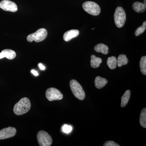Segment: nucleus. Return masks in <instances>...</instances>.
Returning a JSON list of instances; mask_svg holds the SVG:
<instances>
[{"label":"nucleus","mask_w":146,"mask_h":146,"mask_svg":"<svg viewBox=\"0 0 146 146\" xmlns=\"http://www.w3.org/2000/svg\"><path fill=\"white\" fill-rule=\"evenodd\" d=\"M31 103L30 100L27 98L21 99L13 107V112L17 115H22L27 113L30 109Z\"/></svg>","instance_id":"f257e3e1"},{"label":"nucleus","mask_w":146,"mask_h":146,"mask_svg":"<svg viewBox=\"0 0 146 146\" xmlns=\"http://www.w3.org/2000/svg\"><path fill=\"white\" fill-rule=\"evenodd\" d=\"M71 91L77 98L83 100L85 98V93L82 86L75 80H72L70 82Z\"/></svg>","instance_id":"f03ea898"},{"label":"nucleus","mask_w":146,"mask_h":146,"mask_svg":"<svg viewBox=\"0 0 146 146\" xmlns=\"http://www.w3.org/2000/svg\"><path fill=\"white\" fill-rule=\"evenodd\" d=\"M125 11L121 7H118L115 10L114 14V20L115 25L118 28L122 27L126 21Z\"/></svg>","instance_id":"7ed1b4c3"},{"label":"nucleus","mask_w":146,"mask_h":146,"mask_svg":"<svg viewBox=\"0 0 146 146\" xmlns=\"http://www.w3.org/2000/svg\"><path fill=\"white\" fill-rule=\"evenodd\" d=\"M48 32L46 29H40L35 32L27 36V40L29 42H32L33 41L36 42H42L46 38Z\"/></svg>","instance_id":"20e7f679"},{"label":"nucleus","mask_w":146,"mask_h":146,"mask_svg":"<svg viewBox=\"0 0 146 146\" xmlns=\"http://www.w3.org/2000/svg\"><path fill=\"white\" fill-rule=\"evenodd\" d=\"M82 7L85 11L93 16H98L100 13L99 5L94 2H85L82 5Z\"/></svg>","instance_id":"39448f33"},{"label":"nucleus","mask_w":146,"mask_h":146,"mask_svg":"<svg viewBox=\"0 0 146 146\" xmlns=\"http://www.w3.org/2000/svg\"><path fill=\"white\" fill-rule=\"evenodd\" d=\"M37 139L40 146H50L52 144L51 136L44 131H40L38 132Z\"/></svg>","instance_id":"423d86ee"},{"label":"nucleus","mask_w":146,"mask_h":146,"mask_svg":"<svg viewBox=\"0 0 146 146\" xmlns=\"http://www.w3.org/2000/svg\"><path fill=\"white\" fill-rule=\"evenodd\" d=\"M46 96L50 101L60 100L63 98V95L58 89L54 88H50L46 91Z\"/></svg>","instance_id":"0eeeda50"},{"label":"nucleus","mask_w":146,"mask_h":146,"mask_svg":"<svg viewBox=\"0 0 146 146\" xmlns=\"http://www.w3.org/2000/svg\"><path fill=\"white\" fill-rule=\"evenodd\" d=\"M0 8L5 11L15 12L18 10L16 3L9 0H3L0 2Z\"/></svg>","instance_id":"6e6552de"},{"label":"nucleus","mask_w":146,"mask_h":146,"mask_svg":"<svg viewBox=\"0 0 146 146\" xmlns=\"http://www.w3.org/2000/svg\"><path fill=\"white\" fill-rule=\"evenodd\" d=\"M16 132L15 128L9 127L5 128L0 130V140H4L11 138L16 135Z\"/></svg>","instance_id":"1a4fd4ad"},{"label":"nucleus","mask_w":146,"mask_h":146,"mask_svg":"<svg viewBox=\"0 0 146 146\" xmlns=\"http://www.w3.org/2000/svg\"><path fill=\"white\" fill-rule=\"evenodd\" d=\"M16 53L12 50L5 49L0 52V59L6 58L9 60H12L16 57Z\"/></svg>","instance_id":"9d476101"},{"label":"nucleus","mask_w":146,"mask_h":146,"mask_svg":"<svg viewBox=\"0 0 146 146\" xmlns=\"http://www.w3.org/2000/svg\"><path fill=\"white\" fill-rule=\"evenodd\" d=\"M79 34V31L76 29H72L66 32L63 35V39L65 42L70 41L73 38L77 36Z\"/></svg>","instance_id":"9b49d317"},{"label":"nucleus","mask_w":146,"mask_h":146,"mask_svg":"<svg viewBox=\"0 0 146 146\" xmlns=\"http://www.w3.org/2000/svg\"><path fill=\"white\" fill-rule=\"evenodd\" d=\"M132 7L133 10L137 13H143L146 9V4L144 3L135 2L133 4Z\"/></svg>","instance_id":"f8f14e48"},{"label":"nucleus","mask_w":146,"mask_h":146,"mask_svg":"<svg viewBox=\"0 0 146 146\" xmlns=\"http://www.w3.org/2000/svg\"><path fill=\"white\" fill-rule=\"evenodd\" d=\"M107 83V80L101 77L100 76H97L95 79V86L97 89H102L105 86Z\"/></svg>","instance_id":"ddd939ff"},{"label":"nucleus","mask_w":146,"mask_h":146,"mask_svg":"<svg viewBox=\"0 0 146 146\" xmlns=\"http://www.w3.org/2000/svg\"><path fill=\"white\" fill-rule=\"evenodd\" d=\"M94 50L97 52H101L103 54H107L109 52V48L107 46L104 44H99L94 47Z\"/></svg>","instance_id":"4468645a"},{"label":"nucleus","mask_w":146,"mask_h":146,"mask_svg":"<svg viewBox=\"0 0 146 146\" xmlns=\"http://www.w3.org/2000/svg\"><path fill=\"white\" fill-rule=\"evenodd\" d=\"M131 96V91L129 90H127L121 97V107H125L127 105Z\"/></svg>","instance_id":"2eb2a0df"},{"label":"nucleus","mask_w":146,"mask_h":146,"mask_svg":"<svg viewBox=\"0 0 146 146\" xmlns=\"http://www.w3.org/2000/svg\"><path fill=\"white\" fill-rule=\"evenodd\" d=\"M102 59L100 58L97 57L94 55L91 56V67L96 68L100 67V65L102 63Z\"/></svg>","instance_id":"dca6fc26"},{"label":"nucleus","mask_w":146,"mask_h":146,"mask_svg":"<svg viewBox=\"0 0 146 146\" xmlns=\"http://www.w3.org/2000/svg\"><path fill=\"white\" fill-rule=\"evenodd\" d=\"M128 63V59L125 54H120L117 59V65L118 67H121L123 65H127Z\"/></svg>","instance_id":"f3484780"},{"label":"nucleus","mask_w":146,"mask_h":146,"mask_svg":"<svg viewBox=\"0 0 146 146\" xmlns=\"http://www.w3.org/2000/svg\"><path fill=\"white\" fill-rule=\"evenodd\" d=\"M107 65L111 70H114L117 68V59L114 56H111L108 58Z\"/></svg>","instance_id":"a211bd4d"},{"label":"nucleus","mask_w":146,"mask_h":146,"mask_svg":"<svg viewBox=\"0 0 146 146\" xmlns=\"http://www.w3.org/2000/svg\"><path fill=\"white\" fill-rule=\"evenodd\" d=\"M140 123L141 126L146 127V108H143L140 114Z\"/></svg>","instance_id":"6ab92c4d"},{"label":"nucleus","mask_w":146,"mask_h":146,"mask_svg":"<svg viewBox=\"0 0 146 146\" xmlns=\"http://www.w3.org/2000/svg\"><path fill=\"white\" fill-rule=\"evenodd\" d=\"M140 69L143 74L146 75V56H143L141 58L140 62Z\"/></svg>","instance_id":"aec40b11"},{"label":"nucleus","mask_w":146,"mask_h":146,"mask_svg":"<svg viewBox=\"0 0 146 146\" xmlns=\"http://www.w3.org/2000/svg\"><path fill=\"white\" fill-rule=\"evenodd\" d=\"M146 29V21H144L143 25L138 28L135 32V35L138 36L143 33L145 31Z\"/></svg>","instance_id":"412c9836"},{"label":"nucleus","mask_w":146,"mask_h":146,"mask_svg":"<svg viewBox=\"0 0 146 146\" xmlns=\"http://www.w3.org/2000/svg\"><path fill=\"white\" fill-rule=\"evenodd\" d=\"M62 131L63 132L66 133H69L72 131V127L70 125H64L62 127Z\"/></svg>","instance_id":"4be33fe9"},{"label":"nucleus","mask_w":146,"mask_h":146,"mask_svg":"<svg viewBox=\"0 0 146 146\" xmlns=\"http://www.w3.org/2000/svg\"><path fill=\"white\" fill-rule=\"evenodd\" d=\"M104 146H119V145L113 141H108L103 145Z\"/></svg>","instance_id":"5701e85b"},{"label":"nucleus","mask_w":146,"mask_h":146,"mask_svg":"<svg viewBox=\"0 0 146 146\" xmlns=\"http://www.w3.org/2000/svg\"><path fill=\"white\" fill-rule=\"evenodd\" d=\"M38 66H39V68L41 69V70H45V67L44 66L42 63H39V65H38Z\"/></svg>","instance_id":"b1692460"},{"label":"nucleus","mask_w":146,"mask_h":146,"mask_svg":"<svg viewBox=\"0 0 146 146\" xmlns=\"http://www.w3.org/2000/svg\"><path fill=\"white\" fill-rule=\"evenodd\" d=\"M31 72L34 76H36L39 75V74H38V72L36 71L35 70H32Z\"/></svg>","instance_id":"393cba45"}]
</instances>
